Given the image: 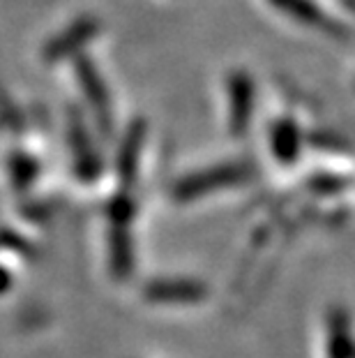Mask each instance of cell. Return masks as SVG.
<instances>
[{"label": "cell", "mask_w": 355, "mask_h": 358, "mask_svg": "<svg viewBox=\"0 0 355 358\" xmlns=\"http://www.w3.org/2000/svg\"><path fill=\"white\" fill-rule=\"evenodd\" d=\"M252 178V166L243 162H231V164H219L210 166V169L196 171L192 176H187L185 180H180L173 187V199L176 201H194L199 196L215 192V189L240 185Z\"/></svg>", "instance_id": "cell-1"}, {"label": "cell", "mask_w": 355, "mask_h": 358, "mask_svg": "<svg viewBox=\"0 0 355 358\" xmlns=\"http://www.w3.org/2000/svg\"><path fill=\"white\" fill-rule=\"evenodd\" d=\"M74 72H77V79L81 83L83 95H86V100L90 102V106H93L97 125H100L104 134H109L113 127L111 95L107 90V83L102 79V74L97 72L93 60L86 56H77V60H74Z\"/></svg>", "instance_id": "cell-2"}, {"label": "cell", "mask_w": 355, "mask_h": 358, "mask_svg": "<svg viewBox=\"0 0 355 358\" xmlns=\"http://www.w3.org/2000/svg\"><path fill=\"white\" fill-rule=\"evenodd\" d=\"M97 33H100V21L95 17H81L72 26H67L60 35H56L54 40L47 42L42 58L47 63H60L65 58H72L74 53H79L81 47H86L90 40H95Z\"/></svg>", "instance_id": "cell-3"}, {"label": "cell", "mask_w": 355, "mask_h": 358, "mask_svg": "<svg viewBox=\"0 0 355 358\" xmlns=\"http://www.w3.org/2000/svg\"><path fill=\"white\" fill-rule=\"evenodd\" d=\"M70 148L74 153V171L83 182H95L102 173V162L95 146L90 143L88 129L77 111L70 116Z\"/></svg>", "instance_id": "cell-4"}, {"label": "cell", "mask_w": 355, "mask_h": 358, "mask_svg": "<svg viewBox=\"0 0 355 358\" xmlns=\"http://www.w3.org/2000/svg\"><path fill=\"white\" fill-rule=\"evenodd\" d=\"M254 111V81L238 70L229 77V125L233 134H245Z\"/></svg>", "instance_id": "cell-5"}, {"label": "cell", "mask_w": 355, "mask_h": 358, "mask_svg": "<svg viewBox=\"0 0 355 358\" xmlns=\"http://www.w3.org/2000/svg\"><path fill=\"white\" fill-rule=\"evenodd\" d=\"M270 3H273L277 10H282L286 17L296 19L305 26H316V28H321L323 33H328L332 37H339V40L351 37L349 28H346L344 24H339L337 19L328 17V14L323 12L314 0H270Z\"/></svg>", "instance_id": "cell-6"}, {"label": "cell", "mask_w": 355, "mask_h": 358, "mask_svg": "<svg viewBox=\"0 0 355 358\" xmlns=\"http://www.w3.org/2000/svg\"><path fill=\"white\" fill-rule=\"evenodd\" d=\"M143 296L150 303H196L208 296L206 287L194 280H155Z\"/></svg>", "instance_id": "cell-7"}, {"label": "cell", "mask_w": 355, "mask_h": 358, "mask_svg": "<svg viewBox=\"0 0 355 358\" xmlns=\"http://www.w3.org/2000/svg\"><path fill=\"white\" fill-rule=\"evenodd\" d=\"M143 139H146V127H143L141 120H137V123L125 132L123 146H120V153H118V176L123 182H127V185H132L134 178H137Z\"/></svg>", "instance_id": "cell-8"}, {"label": "cell", "mask_w": 355, "mask_h": 358, "mask_svg": "<svg viewBox=\"0 0 355 358\" xmlns=\"http://www.w3.org/2000/svg\"><path fill=\"white\" fill-rule=\"evenodd\" d=\"M328 358H355L351 322L344 310H332L328 315Z\"/></svg>", "instance_id": "cell-9"}, {"label": "cell", "mask_w": 355, "mask_h": 358, "mask_svg": "<svg viewBox=\"0 0 355 358\" xmlns=\"http://www.w3.org/2000/svg\"><path fill=\"white\" fill-rule=\"evenodd\" d=\"M109 248H111V271L118 280H125L132 275L134 268V250L130 238V227L111 224L109 234Z\"/></svg>", "instance_id": "cell-10"}, {"label": "cell", "mask_w": 355, "mask_h": 358, "mask_svg": "<svg viewBox=\"0 0 355 358\" xmlns=\"http://www.w3.org/2000/svg\"><path fill=\"white\" fill-rule=\"evenodd\" d=\"M270 148L282 164L296 162L300 153V132L293 120H279L270 134Z\"/></svg>", "instance_id": "cell-11"}, {"label": "cell", "mask_w": 355, "mask_h": 358, "mask_svg": "<svg viewBox=\"0 0 355 358\" xmlns=\"http://www.w3.org/2000/svg\"><path fill=\"white\" fill-rule=\"evenodd\" d=\"M134 201L130 194H118L113 196L109 203V222L111 224H120V227H130L134 220Z\"/></svg>", "instance_id": "cell-12"}]
</instances>
